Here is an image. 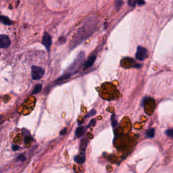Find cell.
Segmentation results:
<instances>
[{"label":"cell","mask_w":173,"mask_h":173,"mask_svg":"<svg viewBox=\"0 0 173 173\" xmlns=\"http://www.w3.org/2000/svg\"><path fill=\"white\" fill-rule=\"evenodd\" d=\"M147 56V50L145 47L141 46H138L136 52L135 57L138 60L143 61L144 59L146 58Z\"/></svg>","instance_id":"cell-4"},{"label":"cell","mask_w":173,"mask_h":173,"mask_svg":"<svg viewBox=\"0 0 173 173\" xmlns=\"http://www.w3.org/2000/svg\"><path fill=\"white\" fill-rule=\"evenodd\" d=\"M42 44L44 45L45 48H46L47 50H49V48H50V46L51 45V37L50 36L48 33L45 32L44 33V35H43L42 38Z\"/></svg>","instance_id":"cell-6"},{"label":"cell","mask_w":173,"mask_h":173,"mask_svg":"<svg viewBox=\"0 0 173 173\" xmlns=\"http://www.w3.org/2000/svg\"><path fill=\"white\" fill-rule=\"evenodd\" d=\"M84 59H85V52L81 51L77 55V58L75 60V61L71 64V65L68 68L67 72L68 73H75V72L79 71L81 69V66L83 65Z\"/></svg>","instance_id":"cell-2"},{"label":"cell","mask_w":173,"mask_h":173,"mask_svg":"<svg viewBox=\"0 0 173 173\" xmlns=\"http://www.w3.org/2000/svg\"><path fill=\"white\" fill-rule=\"evenodd\" d=\"M71 76H72V74H71V73H67V74H66L65 75L62 76V77H60L58 79H57V80H56V82H57V83H58V82H62V81H65V80L69 79V78L71 77Z\"/></svg>","instance_id":"cell-12"},{"label":"cell","mask_w":173,"mask_h":173,"mask_svg":"<svg viewBox=\"0 0 173 173\" xmlns=\"http://www.w3.org/2000/svg\"><path fill=\"white\" fill-rule=\"evenodd\" d=\"M12 149H13L14 151H16V150H18V149H19V146L14 145L13 147H12Z\"/></svg>","instance_id":"cell-26"},{"label":"cell","mask_w":173,"mask_h":173,"mask_svg":"<svg viewBox=\"0 0 173 173\" xmlns=\"http://www.w3.org/2000/svg\"><path fill=\"white\" fill-rule=\"evenodd\" d=\"M32 140V138L30 137V135H26L24 137V143H28L29 142Z\"/></svg>","instance_id":"cell-19"},{"label":"cell","mask_w":173,"mask_h":173,"mask_svg":"<svg viewBox=\"0 0 173 173\" xmlns=\"http://www.w3.org/2000/svg\"><path fill=\"white\" fill-rule=\"evenodd\" d=\"M25 159H26L25 156H24V155H23V154H21V155H20L17 158V160H19V161H24Z\"/></svg>","instance_id":"cell-20"},{"label":"cell","mask_w":173,"mask_h":173,"mask_svg":"<svg viewBox=\"0 0 173 173\" xmlns=\"http://www.w3.org/2000/svg\"><path fill=\"white\" fill-rule=\"evenodd\" d=\"M111 121H112V127L115 128L117 126V124H118V122H117V120L116 118V116L115 114H113L112 117H111Z\"/></svg>","instance_id":"cell-15"},{"label":"cell","mask_w":173,"mask_h":173,"mask_svg":"<svg viewBox=\"0 0 173 173\" xmlns=\"http://www.w3.org/2000/svg\"><path fill=\"white\" fill-rule=\"evenodd\" d=\"M75 160L77 164H83V162H85V156H81L79 154V155H77V156H75Z\"/></svg>","instance_id":"cell-11"},{"label":"cell","mask_w":173,"mask_h":173,"mask_svg":"<svg viewBox=\"0 0 173 173\" xmlns=\"http://www.w3.org/2000/svg\"><path fill=\"white\" fill-rule=\"evenodd\" d=\"M85 128L83 127H78L76 130V132H75V135L77 137H81L82 136L84 135V134L85 133Z\"/></svg>","instance_id":"cell-10"},{"label":"cell","mask_w":173,"mask_h":173,"mask_svg":"<svg viewBox=\"0 0 173 173\" xmlns=\"http://www.w3.org/2000/svg\"><path fill=\"white\" fill-rule=\"evenodd\" d=\"M42 89V84H38L37 85L35 86V87L34 88L33 91V94H37L39 92L41 91V90Z\"/></svg>","instance_id":"cell-14"},{"label":"cell","mask_w":173,"mask_h":173,"mask_svg":"<svg viewBox=\"0 0 173 173\" xmlns=\"http://www.w3.org/2000/svg\"><path fill=\"white\" fill-rule=\"evenodd\" d=\"M137 3L139 6H142V5H144V4L145 3V2L143 1V0H138V1H137Z\"/></svg>","instance_id":"cell-24"},{"label":"cell","mask_w":173,"mask_h":173,"mask_svg":"<svg viewBox=\"0 0 173 173\" xmlns=\"http://www.w3.org/2000/svg\"><path fill=\"white\" fill-rule=\"evenodd\" d=\"M95 59H96V55H91V56L88 58L87 60L83 64L84 69H87L91 67L93 65L95 61Z\"/></svg>","instance_id":"cell-7"},{"label":"cell","mask_w":173,"mask_h":173,"mask_svg":"<svg viewBox=\"0 0 173 173\" xmlns=\"http://www.w3.org/2000/svg\"><path fill=\"white\" fill-rule=\"evenodd\" d=\"M95 122H96L95 120H91L90 122L89 123V125L87 126V128H88V127H91L94 126V125H95Z\"/></svg>","instance_id":"cell-21"},{"label":"cell","mask_w":173,"mask_h":173,"mask_svg":"<svg viewBox=\"0 0 173 173\" xmlns=\"http://www.w3.org/2000/svg\"><path fill=\"white\" fill-rule=\"evenodd\" d=\"M136 3H137V1L135 0H129L128 1V5L131 7H135Z\"/></svg>","instance_id":"cell-18"},{"label":"cell","mask_w":173,"mask_h":173,"mask_svg":"<svg viewBox=\"0 0 173 173\" xmlns=\"http://www.w3.org/2000/svg\"><path fill=\"white\" fill-rule=\"evenodd\" d=\"M96 24L97 22L94 17L88 18L86 21L83 22V26L79 28L73 42H71V48H75L78 45L81 44L89 36H90L93 32Z\"/></svg>","instance_id":"cell-1"},{"label":"cell","mask_w":173,"mask_h":173,"mask_svg":"<svg viewBox=\"0 0 173 173\" xmlns=\"http://www.w3.org/2000/svg\"><path fill=\"white\" fill-rule=\"evenodd\" d=\"M88 144V141L86 139H83L81 143V147H80V155L81 156H85V149L86 147V145Z\"/></svg>","instance_id":"cell-8"},{"label":"cell","mask_w":173,"mask_h":173,"mask_svg":"<svg viewBox=\"0 0 173 173\" xmlns=\"http://www.w3.org/2000/svg\"><path fill=\"white\" fill-rule=\"evenodd\" d=\"M45 71L42 67L33 66L31 68V77L33 80H39L44 75Z\"/></svg>","instance_id":"cell-3"},{"label":"cell","mask_w":173,"mask_h":173,"mask_svg":"<svg viewBox=\"0 0 173 173\" xmlns=\"http://www.w3.org/2000/svg\"><path fill=\"white\" fill-rule=\"evenodd\" d=\"M10 43H11V42H10L8 36L6 35H0V48H7L10 45Z\"/></svg>","instance_id":"cell-5"},{"label":"cell","mask_w":173,"mask_h":173,"mask_svg":"<svg viewBox=\"0 0 173 173\" xmlns=\"http://www.w3.org/2000/svg\"><path fill=\"white\" fill-rule=\"evenodd\" d=\"M122 3H123V2L122 1H116V7L118 8H120L121 6H122Z\"/></svg>","instance_id":"cell-22"},{"label":"cell","mask_w":173,"mask_h":173,"mask_svg":"<svg viewBox=\"0 0 173 173\" xmlns=\"http://www.w3.org/2000/svg\"><path fill=\"white\" fill-rule=\"evenodd\" d=\"M154 135H155V130L154 129H150L148 130L146 133V136L148 138H152L154 137Z\"/></svg>","instance_id":"cell-13"},{"label":"cell","mask_w":173,"mask_h":173,"mask_svg":"<svg viewBox=\"0 0 173 173\" xmlns=\"http://www.w3.org/2000/svg\"><path fill=\"white\" fill-rule=\"evenodd\" d=\"M0 54H1V53H0Z\"/></svg>","instance_id":"cell-27"},{"label":"cell","mask_w":173,"mask_h":173,"mask_svg":"<svg viewBox=\"0 0 173 173\" xmlns=\"http://www.w3.org/2000/svg\"><path fill=\"white\" fill-rule=\"evenodd\" d=\"M66 133H67V129L65 128L63 130H62V131H60V135H65Z\"/></svg>","instance_id":"cell-25"},{"label":"cell","mask_w":173,"mask_h":173,"mask_svg":"<svg viewBox=\"0 0 173 173\" xmlns=\"http://www.w3.org/2000/svg\"><path fill=\"white\" fill-rule=\"evenodd\" d=\"M65 42H66V38L64 37H61L59 39V43H60V44H63Z\"/></svg>","instance_id":"cell-23"},{"label":"cell","mask_w":173,"mask_h":173,"mask_svg":"<svg viewBox=\"0 0 173 173\" xmlns=\"http://www.w3.org/2000/svg\"><path fill=\"white\" fill-rule=\"evenodd\" d=\"M95 114H96V111L95 110H91L86 115L85 118H90V117H92L93 116H94V115H95Z\"/></svg>","instance_id":"cell-16"},{"label":"cell","mask_w":173,"mask_h":173,"mask_svg":"<svg viewBox=\"0 0 173 173\" xmlns=\"http://www.w3.org/2000/svg\"><path fill=\"white\" fill-rule=\"evenodd\" d=\"M165 133L166 135L168 136V137L173 138V129L167 130V131H166Z\"/></svg>","instance_id":"cell-17"},{"label":"cell","mask_w":173,"mask_h":173,"mask_svg":"<svg viewBox=\"0 0 173 173\" xmlns=\"http://www.w3.org/2000/svg\"><path fill=\"white\" fill-rule=\"evenodd\" d=\"M0 22L6 25H12L13 24V22L9 18L5 16H0Z\"/></svg>","instance_id":"cell-9"}]
</instances>
